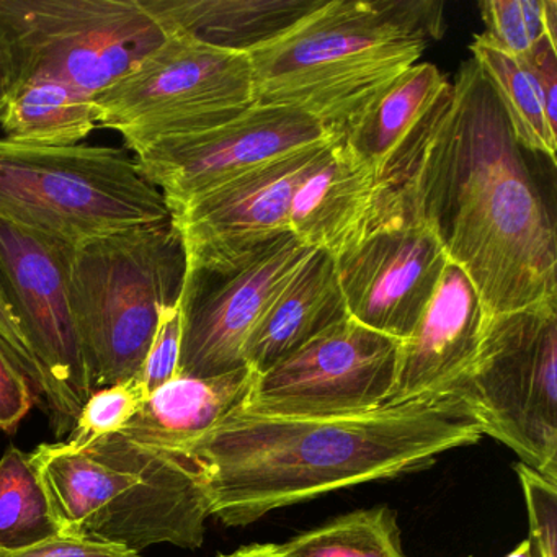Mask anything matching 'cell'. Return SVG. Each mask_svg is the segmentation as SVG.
Wrapping results in <instances>:
<instances>
[{"mask_svg":"<svg viewBox=\"0 0 557 557\" xmlns=\"http://www.w3.org/2000/svg\"><path fill=\"white\" fill-rule=\"evenodd\" d=\"M521 151L468 61L381 182L371 224L423 221L471 280L485 321L557 299L556 226Z\"/></svg>","mask_w":557,"mask_h":557,"instance_id":"cell-1","label":"cell"},{"mask_svg":"<svg viewBox=\"0 0 557 557\" xmlns=\"http://www.w3.org/2000/svg\"><path fill=\"white\" fill-rule=\"evenodd\" d=\"M481 436L465 406L440 394L351 416L240 409L185 455L203 472L211 517L247 527L278 508L419 471Z\"/></svg>","mask_w":557,"mask_h":557,"instance_id":"cell-2","label":"cell"},{"mask_svg":"<svg viewBox=\"0 0 557 557\" xmlns=\"http://www.w3.org/2000/svg\"><path fill=\"white\" fill-rule=\"evenodd\" d=\"M443 32L435 0H325L247 54L256 103L301 110L344 135Z\"/></svg>","mask_w":557,"mask_h":557,"instance_id":"cell-3","label":"cell"},{"mask_svg":"<svg viewBox=\"0 0 557 557\" xmlns=\"http://www.w3.org/2000/svg\"><path fill=\"white\" fill-rule=\"evenodd\" d=\"M30 461L44 482L60 534L139 553L154 544L197 549L210 498L203 472L185 453L148 448L122 433L92 445H41Z\"/></svg>","mask_w":557,"mask_h":557,"instance_id":"cell-4","label":"cell"},{"mask_svg":"<svg viewBox=\"0 0 557 557\" xmlns=\"http://www.w3.org/2000/svg\"><path fill=\"white\" fill-rule=\"evenodd\" d=\"M187 252L174 221L73 247L70 293L90 391L139 380L162 311L181 302Z\"/></svg>","mask_w":557,"mask_h":557,"instance_id":"cell-5","label":"cell"},{"mask_svg":"<svg viewBox=\"0 0 557 557\" xmlns=\"http://www.w3.org/2000/svg\"><path fill=\"white\" fill-rule=\"evenodd\" d=\"M171 220L126 149L0 139V221L70 246Z\"/></svg>","mask_w":557,"mask_h":557,"instance_id":"cell-6","label":"cell"},{"mask_svg":"<svg viewBox=\"0 0 557 557\" xmlns=\"http://www.w3.org/2000/svg\"><path fill=\"white\" fill-rule=\"evenodd\" d=\"M455 396L523 465L557 481V299L487 319Z\"/></svg>","mask_w":557,"mask_h":557,"instance_id":"cell-7","label":"cell"},{"mask_svg":"<svg viewBox=\"0 0 557 557\" xmlns=\"http://www.w3.org/2000/svg\"><path fill=\"white\" fill-rule=\"evenodd\" d=\"M168 37L143 0H0L12 90L48 79L96 99Z\"/></svg>","mask_w":557,"mask_h":557,"instance_id":"cell-8","label":"cell"},{"mask_svg":"<svg viewBox=\"0 0 557 557\" xmlns=\"http://www.w3.org/2000/svg\"><path fill=\"white\" fill-rule=\"evenodd\" d=\"M97 123L139 152L159 139L190 135L256 106L247 54L169 35L161 47L94 99Z\"/></svg>","mask_w":557,"mask_h":557,"instance_id":"cell-9","label":"cell"},{"mask_svg":"<svg viewBox=\"0 0 557 557\" xmlns=\"http://www.w3.org/2000/svg\"><path fill=\"white\" fill-rule=\"evenodd\" d=\"M73 246L0 221V285L44 374L58 436L74 429L90 391L70 293Z\"/></svg>","mask_w":557,"mask_h":557,"instance_id":"cell-10","label":"cell"},{"mask_svg":"<svg viewBox=\"0 0 557 557\" xmlns=\"http://www.w3.org/2000/svg\"><path fill=\"white\" fill-rule=\"evenodd\" d=\"M399 345L347 318L259 374L243 410L331 417L377 409L393 393Z\"/></svg>","mask_w":557,"mask_h":557,"instance_id":"cell-11","label":"cell"},{"mask_svg":"<svg viewBox=\"0 0 557 557\" xmlns=\"http://www.w3.org/2000/svg\"><path fill=\"white\" fill-rule=\"evenodd\" d=\"M312 250L285 233L233 265L187 269L177 376L213 377L247 367L244 348L257 322Z\"/></svg>","mask_w":557,"mask_h":557,"instance_id":"cell-12","label":"cell"},{"mask_svg":"<svg viewBox=\"0 0 557 557\" xmlns=\"http://www.w3.org/2000/svg\"><path fill=\"white\" fill-rule=\"evenodd\" d=\"M341 136L301 110L256 103L211 128L159 139L135 161L174 213L280 156Z\"/></svg>","mask_w":557,"mask_h":557,"instance_id":"cell-13","label":"cell"},{"mask_svg":"<svg viewBox=\"0 0 557 557\" xmlns=\"http://www.w3.org/2000/svg\"><path fill=\"white\" fill-rule=\"evenodd\" d=\"M334 141L280 156L171 213L187 269L233 265L292 233L293 197Z\"/></svg>","mask_w":557,"mask_h":557,"instance_id":"cell-14","label":"cell"},{"mask_svg":"<svg viewBox=\"0 0 557 557\" xmlns=\"http://www.w3.org/2000/svg\"><path fill=\"white\" fill-rule=\"evenodd\" d=\"M449 260L423 221L399 214L335 257L348 318L404 342L429 308Z\"/></svg>","mask_w":557,"mask_h":557,"instance_id":"cell-15","label":"cell"},{"mask_svg":"<svg viewBox=\"0 0 557 557\" xmlns=\"http://www.w3.org/2000/svg\"><path fill=\"white\" fill-rule=\"evenodd\" d=\"M484 324L474 285L449 262L419 324L400 342L396 381L386 404L448 393L471 368Z\"/></svg>","mask_w":557,"mask_h":557,"instance_id":"cell-16","label":"cell"},{"mask_svg":"<svg viewBox=\"0 0 557 557\" xmlns=\"http://www.w3.org/2000/svg\"><path fill=\"white\" fill-rule=\"evenodd\" d=\"M380 197L373 169L341 136L296 190L289 231L311 249L337 257L371 230Z\"/></svg>","mask_w":557,"mask_h":557,"instance_id":"cell-17","label":"cell"},{"mask_svg":"<svg viewBox=\"0 0 557 557\" xmlns=\"http://www.w3.org/2000/svg\"><path fill=\"white\" fill-rule=\"evenodd\" d=\"M347 318L335 257L314 249L257 322L244 361L259 376Z\"/></svg>","mask_w":557,"mask_h":557,"instance_id":"cell-18","label":"cell"},{"mask_svg":"<svg viewBox=\"0 0 557 557\" xmlns=\"http://www.w3.org/2000/svg\"><path fill=\"white\" fill-rule=\"evenodd\" d=\"M256 380L249 367L213 377L175 376L149 394L119 433L148 448L185 453L246 406Z\"/></svg>","mask_w":557,"mask_h":557,"instance_id":"cell-19","label":"cell"},{"mask_svg":"<svg viewBox=\"0 0 557 557\" xmlns=\"http://www.w3.org/2000/svg\"><path fill=\"white\" fill-rule=\"evenodd\" d=\"M325 0H143L168 35L249 54L292 30Z\"/></svg>","mask_w":557,"mask_h":557,"instance_id":"cell-20","label":"cell"},{"mask_svg":"<svg viewBox=\"0 0 557 557\" xmlns=\"http://www.w3.org/2000/svg\"><path fill=\"white\" fill-rule=\"evenodd\" d=\"M448 83L435 64L417 63L345 129L342 138L380 184Z\"/></svg>","mask_w":557,"mask_h":557,"instance_id":"cell-21","label":"cell"},{"mask_svg":"<svg viewBox=\"0 0 557 557\" xmlns=\"http://www.w3.org/2000/svg\"><path fill=\"white\" fill-rule=\"evenodd\" d=\"M469 50L504 110L518 146L556 162L557 123L547 113L540 84L527 58L508 53L485 34L475 35Z\"/></svg>","mask_w":557,"mask_h":557,"instance_id":"cell-22","label":"cell"},{"mask_svg":"<svg viewBox=\"0 0 557 557\" xmlns=\"http://www.w3.org/2000/svg\"><path fill=\"white\" fill-rule=\"evenodd\" d=\"M0 126L8 141L28 146H76L92 135L97 109L92 97L38 79L12 90Z\"/></svg>","mask_w":557,"mask_h":557,"instance_id":"cell-23","label":"cell"},{"mask_svg":"<svg viewBox=\"0 0 557 557\" xmlns=\"http://www.w3.org/2000/svg\"><path fill=\"white\" fill-rule=\"evenodd\" d=\"M60 534L53 507L30 455L9 448L0 459V557Z\"/></svg>","mask_w":557,"mask_h":557,"instance_id":"cell-24","label":"cell"},{"mask_svg":"<svg viewBox=\"0 0 557 557\" xmlns=\"http://www.w3.org/2000/svg\"><path fill=\"white\" fill-rule=\"evenodd\" d=\"M282 546L289 557H406L397 513L387 507L351 511Z\"/></svg>","mask_w":557,"mask_h":557,"instance_id":"cell-25","label":"cell"},{"mask_svg":"<svg viewBox=\"0 0 557 557\" xmlns=\"http://www.w3.org/2000/svg\"><path fill=\"white\" fill-rule=\"evenodd\" d=\"M479 11L484 34L508 53L527 57L543 40L557 47L556 0H484Z\"/></svg>","mask_w":557,"mask_h":557,"instance_id":"cell-26","label":"cell"},{"mask_svg":"<svg viewBox=\"0 0 557 557\" xmlns=\"http://www.w3.org/2000/svg\"><path fill=\"white\" fill-rule=\"evenodd\" d=\"M141 380L126 381L106 389L96 391L81 410L67 445L84 448L102 436L122 432L148 399Z\"/></svg>","mask_w":557,"mask_h":557,"instance_id":"cell-27","label":"cell"},{"mask_svg":"<svg viewBox=\"0 0 557 557\" xmlns=\"http://www.w3.org/2000/svg\"><path fill=\"white\" fill-rule=\"evenodd\" d=\"M530 520V543L536 557H557V481L530 466H515Z\"/></svg>","mask_w":557,"mask_h":557,"instance_id":"cell-28","label":"cell"},{"mask_svg":"<svg viewBox=\"0 0 557 557\" xmlns=\"http://www.w3.org/2000/svg\"><path fill=\"white\" fill-rule=\"evenodd\" d=\"M181 341L182 319L181 302H178V305L169 306L162 311L151 348L146 357L139 380L145 384L148 394L154 393L156 389L177 376Z\"/></svg>","mask_w":557,"mask_h":557,"instance_id":"cell-29","label":"cell"},{"mask_svg":"<svg viewBox=\"0 0 557 557\" xmlns=\"http://www.w3.org/2000/svg\"><path fill=\"white\" fill-rule=\"evenodd\" d=\"M0 351L27 377L37 399L44 396L45 381L37 360L25 341L21 324L12 311L11 302L0 285Z\"/></svg>","mask_w":557,"mask_h":557,"instance_id":"cell-30","label":"cell"},{"mask_svg":"<svg viewBox=\"0 0 557 557\" xmlns=\"http://www.w3.org/2000/svg\"><path fill=\"white\" fill-rule=\"evenodd\" d=\"M37 396L27 377L0 351V430L17 429Z\"/></svg>","mask_w":557,"mask_h":557,"instance_id":"cell-31","label":"cell"},{"mask_svg":"<svg viewBox=\"0 0 557 557\" xmlns=\"http://www.w3.org/2000/svg\"><path fill=\"white\" fill-rule=\"evenodd\" d=\"M5 557H139L138 553L119 544L99 543L84 537L58 534L37 546Z\"/></svg>","mask_w":557,"mask_h":557,"instance_id":"cell-32","label":"cell"},{"mask_svg":"<svg viewBox=\"0 0 557 557\" xmlns=\"http://www.w3.org/2000/svg\"><path fill=\"white\" fill-rule=\"evenodd\" d=\"M12 94V67L4 41L0 38V116L4 113Z\"/></svg>","mask_w":557,"mask_h":557,"instance_id":"cell-33","label":"cell"},{"mask_svg":"<svg viewBox=\"0 0 557 557\" xmlns=\"http://www.w3.org/2000/svg\"><path fill=\"white\" fill-rule=\"evenodd\" d=\"M218 557H289L282 544H250L230 554H220Z\"/></svg>","mask_w":557,"mask_h":557,"instance_id":"cell-34","label":"cell"},{"mask_svg":"<svg viewBox=\"0 0 557 557\" xmlns=\"http://www.w3.org/2000/svg\"><path fill=\"white\" fill-rule=\"evenodd\" d=\"M507 557H536V553H534L533 546H531L530 541L524 540L517 549L511 550Z\"/></svg>","mask_w":557,"mask_h":557,"instance_id":"cell-35","label":"cell"},{"mask_svg":"<svg viewBox=\"0 0 557 557\" xmlns=\"http://www.w3.org/2000/svg\"><path fill=\"white\" fill-rule=\"evenodd\" d=\"M468 557H474V556H468Z\"/></svg>","mask_w":557,"mask_h":557,"instance_id":"cell-36","label":"cell"}]
</instances>
